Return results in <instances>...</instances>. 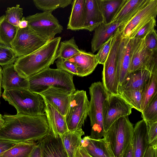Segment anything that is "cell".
<instances>
[{"mask_svg": "<svg viewBox=\"0 0 157 157\" xmlns=\"http://www.w3.org/2000/svg\"><path fill=\"white\" fill-rule=\"evenodd\" d=\"M67 29L73 31L83 29L85 0H73Z\"/></svg>", "mask_w": 157, "mask_h": 157, "instance_id": "26", "label": "cell"}, {"mask_svg": "<svg viewBox=\"0 0 157 157\" xmlns=\"http://www.w3.org/2000/svg\"><path fill=\"white\" fill-rule=\"evenodd\" d=\"M42 157H69L60 135L51 132L40 141Z\"/></svg>", "mask_w": 157, "mask_h": 157, "instance_id": "19", "label": "cell"}, {"mask_svg": "<svg viewBox=\"0 0 157 157\" xmlns=\"http://www.w3.org/2000/svg\"><path fill=\"white\" fill-rule=\"evenodd\" d=\"M124 0H101L105 23H110Z\"/></svg>", "mask_w": 157, "mask_h": 157, "instance_id": "32", "label": "cell"}, {"mask_svg": "<svg viewBox=\"0 0 157 157\" xmlns=\"http://www.w3.org/2000/svg\"><path fill=\"white\" fill-rule=\"evenodd\" d=\"M48 41L28 26L23 29L18 28L11 43V47L18 57L27 56L33 53Z\"/></svg>", "mask_w": 157, "mask_h": 157, "instance_id": "12", "label": "cell"}, {"mask_svg": "<svg viewBox=\"0 0 157 157\" xmlns=\"http://www.w3.org/2000/svg\"><path fill=\"white\" fill-rule=\"evenodd\" d=\"M81 146L92 157H114L103 138L95 140L89 138L88 136H85L82 139Z\"/></svg>", "mask_w": 157, "mask_h": 157, "instance_id": "25", "label": "cell"}, {"mask_svg": "<svg viewBox=\"0 0 157 157\" xmlns=\"http://www.w3.org/2000/svg\"><path fill=\"white\" fill-rule=\"evenodd\" d=\"M157 14V0H147L131 19L119 27L121 36L132 38L147 22L156 18Z\"/></svg>", "mask_w": 157, "mask_h": 157, "instance_id": "10", "label": "cell"}, {"mask_svg": "<svg viewBox=\"0 0 157 157\" xmlns=\"http://www.w3.org/2000/svg\"><path fill=\"white\" fill-rule=\"evenodd\" d=\"M75 157H92L87 152L86 149L81 146L78 149Z\"/></svg>", "mask_w": 157, "mask_h": 157, "instance_id": "46", "label": "cell"}, {"mask_svg": "<svg viewBox=\"0 0 157 157\" xmlns=\"http://www.w3.org/2000/svg\"><path fill=\"white\" fill-rule=\"evenodd\" d=\"M28 89L39 94L48 88L53 87L72 94L75 91L73 75L58 69L50 67L28 78Z\"/></svg>", "mask_w": 157, "mask_h": 157, "instance_id": "3", "label": "cell"}, {"mask_svg": "<svg viewBox=\"0 0 157 157\" xmlns=\"http://www.w3.org/2000/svg\"><path fill=\"white\" fill-rule=\"evenodd\" d=\"M133 128L128 116L115 121L105 132L103 138L114 157H121L132 143Z\"/></svg>", "mask_w": 157, "mask_h": 157, "instance_id": "6", "label": "cell"}, {"mask_svg": "<svg viewBox=\"0 0 157 157\" xmlns=\"http://www.w3.org/2000/svg\"><path fill=\"white\" fill-rule=\"evenodd\" d=\"M132 143L128 147L121 157H132Z\"/></svg>", "mask_w": 157, "mask_h": 157, "instance_id": "47", "label": "cell"}, {"mask_svg": "<svg viewBox=\"0 0 157 157\" xmlns=\"http://www.w3.org/2000/svg\"><path fill=\"white\" fill-rule=\"evenodd\" d=\"M89 90L90 99L88 115L91 129L88 136L91 139H100L105 133L103 126V113L109 93L100 82L92 83Z\"/></svg>", "mask_w": 157, "mask_h": 157, "instance_id": "5", "label": "cell"}, {"mask_svg": "<svg viewBox=\"0 0 157 157\" xmlns=\"http://www.w3.org/2000/svg\"><path fill=\"white\" fill-rule=\"evenodd\" d=\"M89 106L85 91L77 90L71 94L65 116L68 130L74 132L82 129L88 114Z\"/></svg>", "mask_w": 157, "mask_h": 157, "instance_id": "7", "label": "cell"}, {"mask_svg": "<svg viewBox=\"0 0 157 157\" xmlns=\"http://www.w3.org/2000/svg\"><path fill=\"white\" fill-rule=\"evenodd\" d=\"M61 39L60 36L55 37L33 53L18 57L14 65L19 75L28 78L49 68L57 59Z\"/></svg>", "mask_w": 157, "mask_h": 157, "instance_id": "2", "label": "cell"}, {"mask_svg": "<svg viewBox=\"0 0 157 157\" xmlns=\"http://www.w3.org/2000/svg\"><path fill=\"white\" fill-rule=\"evenodd\" d=\"M74 37L69 40L60 42L57 51L56 58L69 59L81 52Z\"/></svg>", "mask_w": 157, "mask_h": 157, "instance_id": "29", "label": "cell"}, {"mask_svg": "<svg viewBox=\"0 0 157 157\" xmlns=\"http://www.w3.org/2000/svg\"><path fill=\"white\" fill-rule=\"evenodd\" d=\"M131 38L129 73L146 69L153 74L157 73V51L148 49L145 46L144 39Z\"/></svg>", "mask_w": 157, "mask_h": 157, "instance_id": "8", "label": "cell"}, {"mask_svg": "<svg viewBox=\"0 0 157 157\" xmlns=\"http://www.w3.org/2000/svg\"><path fill=\"white\" fill-rule=\"evenodd\" d=\"M84 134L82 129L74 132L68 130L60 135L69 157H75L78 149L81 145V137Z\"/></svg>", "mask_w": 157, "mask_h": 157, "instance_id": "27", "label": "cell"}, {"mask_svg": "<svg viewBox=\"0 0 157 157\" xmlns=\"http://www.w3.org/2000/svg\"><path fill=\"white\" fill-rule=\"evenodd\" d=\"M18 142L4 140H0V156L15 146Z\"/></svg>", "mask_w": 157, "mask_h": 157, "instance_id": "43", "label": "cell"}, {"mask_svg": "<svg viewBox=\"0 0 157 157\" xmlns=\"http://www.w3.org/2000/svg\"><path fill=\"white\" fill-rule=\"evenodd\" d=\"M113 38V35L101 47L96 55L98 64L103 65L109 55Z\"/></svg>", "mask_w": 157, "mask_h": 157, "instance_id": "38", "label": "cell"}, {"mask_svg": "<svg viewBox=\"0 0 157 157\" xmlns=\"http://www.w3.org/2000/svg\"><path fill=\"white\" fill-rule=\"evenodd\" d=\"M152 74L153 73L146 69L129 73L118 88V94L120 95L125 90H137L142 91Z\"/></svg>", "mask_w": 157, "mask_h": 157, "instance_id": "20", "label": "cell"}, {"mask_svg": "<svg viewBox=\"0 0 157 157\" xmlns=\"http://www.w3.org/2000/svg\"><path fill=\"white\" fill-rule=\"evenodd\" d=\"M144 157H157V144L148 145Z\"/></svg>", "mask_w": 157, "mask_h": 157, "instance_id": "44", "label": "cell"}, {"mask_svg": "<svg viewBox=\"0 0 157 157\" xmlns=\"http://www.w3.org/2000/svg\"><path fill=\"white\" fill-rule=\"evenodd\" d=\"M28 26L39 35L48 41L60 33L63 27L52 12H43L25 17Z\"/></svg>", "mask_w": 157, "mask_h": 157, "instance_id": "9", "label": "cell"}, {"mask_svg": "<svg viewBox=\"0 0 157 157\" xmlns=\"http://www.w3.org/2000/svg\"><path fill=\"white\" fill-rule=\"evenodd\" d=\"M148 125L144 120L139 121L133 128L132 157H144L148 146L147 142Z\"/></svg>", "mask_w": 157, "mask_h": 157, "instance_id": "17", "label": "cell"}, {"mask_svg": "<svg viewBox=\"0 0 157 157\" xmlns=\"http://www.w3.org/2000/svg\"><path fill=\"white\" fill-rule=\"evenodd\" d=\"M29 157H42L40 141L33 149Z\"/></svg>", "mask_w": 157, "mask_h": 157, "instance_id": "45", "label": "cell"}, {"mask_svg": "<svg viewBox=\"0 0 157 157\" xmlns=\"http://www.w3.org/2000/svg\"><path fill=\"white\" fill-rule=\"evenodd\" d=\"M141 117L147 123L157 122V94L141 112Z\"/></svg>", "mask_w": 157, "mask_h": 157, "instance_id": "35", "label": "cell"}, {"mask_svg": "<svg viewBox=\"0 0 157 157\" xmlns=\"http://www.w3.org/2000/svg\"><path fill=\"white\" fill-rule=\"evenodd\" d=\"M105 23L101 0H85L83 29L90 32Z\"/></svg>", "mask_w": 157, "mask_h": 157, "instance_id": "15", "label": "cell"}, {"mask_svg": "<svg viewBox=\"0 0 157 157\" xmlns=\"http://www.w3.org/2000/svg\"><path fill=\"white\" fill-rule=\"evenodd\" d=\"M147 142L149 145L157 144V122L147 123Z\"/></svg>", "mask_w": 157, "mask_h": 157, "instance_id": "42", "label": "cell"}, {"mask_svg": "<svg viewBox=\"0 0 157 157\" xmlns=\"http://www.w3.org/2000/svg\"><path fill=\"white\" fill-rule=\"evenodd\" d=\"M120 95L133 108L142 112V91L137 90H125Z\"/></svg>", "mask_w": 157, "mask_h": 157, "instance_id": "33", "label": "cell"}, {"mask_svg": "<svg viewBox=\"0 0 157 157\" xmlns=\"http://www.w3.org/2000/svg\"><path fill=\"white\" fill-rule=\"evenodd\" d=\"M55 63L57 69L67 72L73 75L79 76L76 66L69 60L58 58Z\"/></svg>", "mask_w": 157, "mask_h": 157, "instance_id": "39", "label": "cell"}, {"mask_svg": "<svg viewBox=\"0 0 157 157\" xmlns=\"http://www.w3.org/2000/svg\"><path fill=\"white\" fill-rule=\"evenodd\" d=\"M124 23H102L94 30L91 40V49L93 53L98 51L102 45L112 36L117 29Z\"/></svg>", "mask_w": 157, "mask_h": 157, "instance_id": "21", "label": "cell"}, {"mask_svg": "<svg viewBox=\"0 0 157 157\" xmlns=\"http://www.w3.org/2000/svg\"><path fill=\"white\" fill-rule=\"evenodd\" d=\"M120 36L118 28L113 35L112 43L109 55L103 65L102 82L107 91L111 94H118L117 59Z\"/></svg>", "mask_w": 157, "mask_h": 157, "instance_id": "11", "label": "cell"}, {"mask_svg": "<svg viewBox=\"0 0 157 157\" xmlns=\"http://www.w3.org/2000/svg\"><path fill=\"white\" fill-rule=\"evenodd\" d=\"M142 112L157 94V74H152L142 90Z\"/></svg>", "mask_w": 157, "mask_h": 157, "instance_id": "30", "label": "cell"}, {"mask_svg": "<svg viewBox=\"0 0 157 157\" xmlns=\"http://www.w3.org/2000/svg\"><path fill=\"white\" fill-rule=\"evenodd\" d=\"M50 133L45 113L36 116L16 114L0 117V140L37 143Z\"/></svg>", "mask_w": 157, "mask_h": 157, "instance_id": "1", "label": "cell"}, {"mask_svg": "<svg viewBox=\"0 0 157 157\" xmlns=\"http://www.w3.org/2000/svg\"><path fill=\"white\" fill-rule=\"evenodd\" d=\"M18 57L10 47L0 42V65L4 67L13 64Z\"/></svg>", "mask_w": 157, "mask_h": 157, "instance_id": "34", "label": "cell"}, {"mask_svg": "<svg viewBox=\"0 0 157 157\" xmlns=\"http://www.w3.org/2000/svg\"><path fill=\"white\" fill-rule=\"evenodd\" d=\"M72 0H60V8H64L71 4Z\"/></svg>", "mask_w": 157, "mask_h": 157, "instance_id": "49", "label": "cell"}, {"mask_svg": "<svg viewBox=\"0 0 157 157\" xmlns=\"http://www.w3.org/2000/svg\"><path fill=\"white\" fill-rule=\"evenodd\" d=\"M2 68L0 67V98L1 94V87H2Z\"/></svg>", "mask_w": 157, "mask_h": 157, "instance_id": "50", "label": "cell"}, {"mask_svg": "<svg viewBox=\"0 0 157 157\" xmlns=\"http://www.w3.org/2000/svg\"><path fill=\"white\" fill-rule=\"evenodd\" d=\"M1 115H1L0 114V117L1 116Z\"/></svg>", "mask_w": 157, "mask_h": 157, "instance_id": "51", "label": "cell"}, {"mask_svg": "<svg viewBox=\"0 0 157 157\" xmlns=\"http://www.w3.org/2000/svg\"><path fill=\"white\" fill-rule=\"evenodd\" d=\"M28 78L20 76L13 64L3 67L2 71V87L4 90L28 89Z\"/></svg>", "mask_w": 157, "mask_h": 157, "instance_id": "18", "label": "cell"}, {"mask_svg": "<svg viewBox=\"0 0 157 157\" xmlns=\"http://www.w3.org/2000/svg\"><path fill=\"white\" fill-rule=\"evenodd\" d=\"M144 41L145 46L148 49L153 52L157 51V34L155 29L146 36Z\"/></svg>", "mask_w": 157, "mask_h": 157, "instance_id": "41", "label": "cell"}, {"mask_svg": "<svg viewBox=\"0 0 157 157\" xmlns=\"http://www.w3.org/2000/svg\"><path fill=\"white\" fill-rule=\"evenodd\" d=\"M131 38L123 37L121 35L117 59V71L118 84V88L121 86L129 73L128 70L131 61Z\"/></svg>", "mask_w": 157, "mask_h": 157, "instance_id": "14", "label": "cell"}, {"mask_svg": "<svg viewBox=\"0 0 157 157\" xmlns=\"http://www.w3.org/2000/svg\"><path fill=\"white\" fill-rule=\"evenodd\" d=\"M68 60L76 66L80 77L90 74L98 64L96 55L83 50Z\"/></svg>", "mask_w": 157, "mask_h": 157, "instance_id": "22", "label": "cell"}, {"mask_svg": "<svg viewBox=\"0 0 157 157\" xmlns=\"http://www.w3.org/2000/svg\"><path fill=\"white\" fill-rule=\"evenodd\" d=\"M2 96L15 108L17 115L36 116L45 113V104L43 98L28 89L4 90Z\"/></svg>", "mask_w": 157, "mask_h": 157, "instance_id": "4", "label": "cell"}, {"mask_svg": "<svg viewBox=\"0 0 157 157\" xmlns=\"http://www.w3.org/2000/svg\"><path fill=\"white\" fill-rule=\"evenodd\" d=\"M23 12V9L20 7L19 4L15 6L8 7L6 11V19L12 25L18 27L19 23L22 17Z\"/></svg>", "mask_w": 157, "mask_h": 157, "instance_id": "36", "label": "cell"}, {"mask_svg": "<svg viewBox=\"0 0 157 157\" xmlns=\"http://www.w3.org/2000/svg\"><path fill=\"white\" fill-rule=\"evenodd\" d=\"M18 27L15 26L7 21L5 15L0 17V42L7 46H11Z\"/></svg>", "mask_w": 157, "mask_h": 157, "instance_id": "28", "label": "cell"}, {"mask_svg": "<svg viewBox=\"0 0 157 157\" xmlns=\"http://www.w3.org/2000/svg\"><path fill=\"white\" fill-rule=\"evenodd\" d=\"M146 1L147 0H124L110 22L124 23L128 22Z\"/></svg>", "mask_w": 157, "mask_h": 157, "instance_id": "24", "label": "cell"}, {"mask_svg": "<svg viewBox=\"0 0 157 157\" xmlns=\"http://www.w3.org/2000/svg\"><path fill=\"white\" fill-rule=\"evenodd\" d=\"M71 94L61 89L51 87L39 94L42 97L45 101L65 116Z\"/></svg>", "mask_w": 157, "mask_h": 157, "instance_id": "16", "label": "cell"}, {"mask_svg": "<svg viewBox=\"0 0 157 157\" xmlns=\"http://www.w3.org/2000/svg\"><path fill=\"white\" fill-rule=\"evenodd\" d=\"M45 112L50 132L55 136L61 135L68 130L65 116L45 101Z\"/></svg>", "mask_w": 157, "mask_h": 157, "instance_id": "23", "label": "cell"}, {"mask_svg": "<svg viewBox=\"0 0 157 157\" xmlns=\"http://www.w3.org/2000/svg\"><path fill=\"white\" fill-rule=\"evenodd\" d=\"M28 26V22L26 20L25 17H23L18 25V27L20 29L25 28Z\"/></svg>", "mask_w": 157, "mask_h": 157, "instance_id": "48", "label": "cell"}, {"mask_svg": "<svg viewBox=\"0 0 157 157\" xmlns=\"http://www.w3.org/2000/svg\"><path fill=\"white\" fill-rule=\"evenodd\" d=\"M38 142L18 143L5 152L0 157H29L33 149Z\"/></svg>", "mask_w": 157, "mask_h": 157, "instance_id": "31", "label": "cell"}, {"mask_svg": "<svg viewBox=\"0 0 157 157\" xmlns=\"http://www.w3.org/2000/svg\"><path fill=\"white\" fill-rule=\"evenodd\" d=\"M132 108L120 95L109 93L103 113V126L105 132L117 119L130 115Z\"/></svg>", "mask_w": 157, "mask_h": 157, "instance_id": "13", "label": "cell"}, {"mask_svg": "<svg viewBox=\"0 0 157 157\" xmlns=\"http://www.w3.org/2000/svg\"><path fill=\"white\" fill-rule=\"evenodd\" d=\"M33 2L36 7L43 12H52L60 8V0H33Z\"/></svg>", "mask_w": 157, "mask_h": 157, "instance_id": "37", "label": "cell"}, {"mask_svg": "<svg viewBox=\"0 0 157 157\" xmlns=\"http://www.w3.org/2000/svg\"><path fill=\"white\" fill-rule=\"evenodd\" d=\"M155 18H153L145 24L134 35L132 38L144 39L146 36L155 29L156 26Z\"/></svg>", "mask_w": 157, "mask_h": 157, "instance_id": "40", "label": "cell"}]
</instances>
